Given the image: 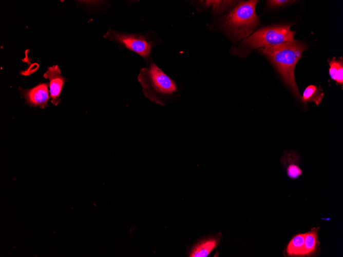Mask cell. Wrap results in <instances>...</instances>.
Returning a JSON list of instances; mask_svg holds the SVG:
<instances>
[{"mask_svg":"<svg viewBox=\"0 0 343 257\" xmlns=\"http://www.w3.org/2000/svg\"><path fill=\"white\" fill-rule=\"evenodd\" d=\"M307 48L304 44L294 40L258 49L272 62L284 84L299 101H302V96L295 82L294 71L297 62Z\"/></svg>","mask_w":343,"mask_h":257,"instance_id":"6da1fadb","label":"cell"},{"mask_svg":"<svg viewBox=\"0 0 343 257\" xmlns=\"http://www.w3.org/2000/svg\"><path fill=\"white\" fill-rule=\"evenodd\" d=\"M146 67L141 69L137 76L144 96L154 103L165 106L175 96L177 86L152 61L147 60Z\"/></svg>","mask_w":343,"mask_h":257,"instance_id":"7a4b0ae2","label":"cell"},{"mask_svg":"<svg viewBox=\"0 0 343 257\" xmlns=\"http://www.w3.org/2000/svg\"><path fill=\"white\" fill-rule=\"evenodd\" d=\"M257 0L240 1L230 13L220 19L224 32L234 41L247 38L260 23L255 8Z\"/></svg>","mask_w":343,"mask_h":257,"instance_id":"3957f363","label":"cell"},{"mask_svg":"<svg viewBox=\"0 0 343 257\" xmlns=\"http://www.w3.org/2000/svg\"><path fill=\"white\" fill-rule=\"evenodd\" d=\"M291 25H277L261 28L241 41L236 54H245L253 49L294 41L296 33Z\"/></svg>","mask_w":343,"mask_h":257,"instance_id":"277c9868","label":"cell"},{"mask_svg":"<svg viewBox=\"0 0 343 257\" xmlns=\"http://www.w3.org/2000/svg\"><path fill=\"white\" fill-rule=\"evenodd\" d=\"M103 37L118 44L121 49H126L135 52L147 60L151 53L153 44L148 35L144 33L119 32L109 28Z\"/></svg>","mask_w":343,"mask_h":257,"instance_id":"5b68a950","label":"cell"},{"mask_svg":"<svg viewBox=\"0 0 343 257\" xmlns=\"http://www.w3.org/2000/svg\"><path fill=\"white\" fill-rule=\"evenodd\" d=\"M47 83H40L35 87L30 89H18L22 97L26 100L25 104L30 107H39L44 109L48 107V102L50 99Z\"/></svg>","mask_w":343,"mask_h":257,"instance_id":"8992f818","label":"cell"},{"mask_svg":"<svg viewBox=\"0 0 343 257\" xmlns=\"http://www.w3.org/2000/svg\"><path fill=\"white\" fill-rule=\"evenodd\" d=\"M47 69L43 76L49 81L48 86L51 102L54 106H57L61 101L60 96L67 78L61 75V71L57 65L48 67Z\"/></svg>","mask_w":343,"mask_h":257,"instance_id":"52a82bcc","label":"cell"},{"mask_svg":"<svg viewBox=\"0 0 343 257\" xmlns=\"http://www.w3.org/2000/svg\"><path fill=\"white\" fill-rule=\"evenodd\" d=\"M299 157L297 153L290 151L284 153L281 158V162L286 167L287 175L291 179H297L302 174V171L298 164Z\"/></svg>","mask_w":343,"mask_h":257,"instance_id":"ba28073f","label":"cell"},{"mask_svg":"<svg viewBox=\"0 0 343 257\" xmlns=\"http://www.w3.org/2000/svg\"><path fill=\"white\" fill-rule=\"evenodd\" d=\"M319 228H314L305 233L304 244L300 256H310L315 253L319 243L318 241V231Z\"/></svg>","mask_w":343,"mask_h":257,"instance_id":"9c48e42d","label":"cell"},{"mask_svg":"<svg viewBox=\"0 0 343 257\" xmlns=\"http://www.w3.org/2000/svg\"><path fill=\"white\" fill-rule=\"evenodd\" d=\"M218 245L217 239L211 238L204 240L197 245L192 249L189 256L206 257Z\"/></svg>","mask_w":343,"mask_h":257,"instance_id":"30bf717a","label":"cell"},{"mask_svg":"<svg viewBox=\"0 0 343 257\" xmlns=\"http://www.w3.org/2000/svg\"><path fill=\"white\" fill-rule=\"evenodd\" d=\"M323 95L324 93L320 87L310 85L305 88L302 96V101L304 104L308 102H314L316 105H318L320 104Z\"/></svg>","mask_w":343,"mask_h":257,"instance_id":"8fae6325","label":"cell"},{"mask_svg":"<svg viewBox=\"0 0 343 257\" xmlns=\"http://www.w3.org/2000/svg\"><path fill=\"white\" fill-rule=\"evenodd\" d=\"M330 68L329 74L332 80L341 86L343 84V60L340 57L338 59L335 57L328 60Z\"/></svg>","mask_w":343,"mask_h":257,"instance_id":"7c38bea8","label":"cell"},{"mask_svg":"<svg viewBox=\"0 0 343 257\" xmlns=\"http://www.w3.org/2000/svg\"><path fill=\"white\" fill-rule=\"evenodd\" d=\"M305 233L295 235L287 245L286 252L290 256H300L302 249Z\"/></svg>","mask_w":343,"mask_h":257,"instance_id":"4fadbf2b","label":"cell"},{"mask_svg":"<svg viewBox=\"0 0 343 257\" xmlns=\"http://www.w3.org/2000/svg\"><path fill=\"white\" fill-rule=\"evenodd\" d=\"M203 5L207 7H212L213 12L217 14L222 13L228 10L234 5L237 1H202Z\"/></svg>","mask_w":343,"mask_h":257,"instance_id":"5bb4252c","label":"cell"},{"mask_svg":"<svg viewBox=\"0 0 343 257\" xmlns=\"http://www.w3.org/2000/svg\"><path fill=\"white\" fill-rule=\"evenodd\" d=\"M268 6L272 8H276L287 5L294 1L288 0H274L266 1Z\"/></svg>","mask_w":343,"mask_h":257,"instance_id":"9a60e30c","label":"cell"}]
</instances>
